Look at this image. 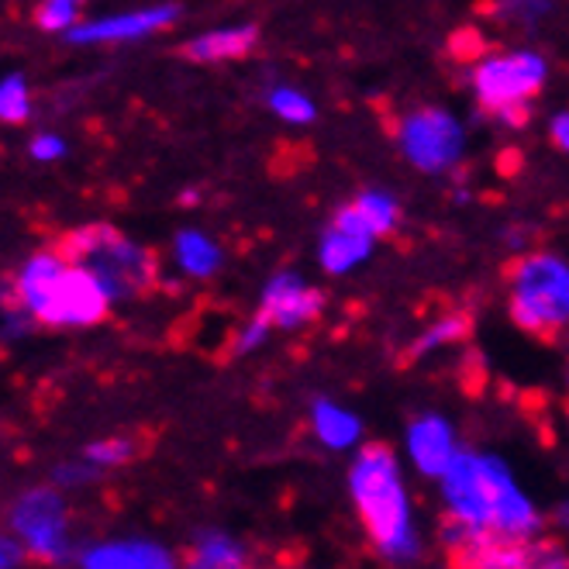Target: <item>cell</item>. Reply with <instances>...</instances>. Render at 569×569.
Segmentation results:
<instances>
[{
    "label": "cell",
    "mask_w": 569,
    "mask_h": 569,
    "mask_svg": "<svg viewBox=\"0 0 569 569\" xmlns=\"http://www.w3.org/2000/svg\"><path fill=\"white\" fill-rule=\"evenodd\" d=\"M439 483L446 515L483 535L531 542L542 531V515L518 487L505 459L459 449Z\"/></svg>",
    "instance_id": "6da1fadb"
},
{
    "label": "cell",
    "mask_w": 569,
    "mask_h": 569,
    "mask_svg": "<svg viewBox=\"0 0 569 569\" xmlns=\"http://www.w3.org/2000/svg\"><path fill=\"white\" fill-rule=\"evenodd\" d=\"M349 493L377 552L393 566H411L421 556L411 497L400 480V462L390 446H362L349 466Z\"/></svg>",
    "instance_id": "7a4b0ae2"
},
{
    "label": "cell",
    "mask_w": 569,
    "mask_h": 569,
    "mask_svg": "<svg viewBox=\"0 0 569 569\" xmlns=\"http://www.w3.org/2000/svg\"><path fill=\"white\" fill-rule=\"evenodd\" d=\"M14 293L21 311L49 328H90L111 311V297L100 280L59 249L31 256L14 277Z\"/></svg>",
    "instance_id": "3957f363"
},
{
    "label": "cell",
    "mask_w": 569,
    "mask_h": 569,
    "mask_svg": "<svg viewBox=\"0 0 569 569\" xmlns=\"http://www.w3.org/2000/svg\"><path fill=\"white\" fill-rule=\"evenodd\" d=\"M56 249L70 262L83 266L87 273H93L111 300L146 297L159 283L156 252L139 242H131L108 221H93V224L66 231V236L56 242Z\"/></svg>",
    "instance_id": "277c9868"
},
{
    "label": "cell",
    "mask_w": 569,
    "mask_h": 569,
    "mask_svg": "<svg viewBox=\"0 0 569 569\" xmlns=\"http://www.w3.org/2000/svg\"><path fill=\"white\" fill-rule=\"evenodd\" d=\"M511 321L539 342H559L569 328V266L549 252H528L508 266Z\"/></svg>",
    "instance_id": "5b68a950"
},
{
    "label": "cell",
    "mask_w": 569,
    "mask_h": 569,
    "mask_svg": "<svg viewBox=\"0 0 569 569\" xmlns=\"http://www.w3.org/2000/svg\"><path fill=\"white\" fill-rule=\"evenodd\" d=\"M546 59L535 52H505L487 56L473 70V90L480 108L500 114L508 108H525L546 87Z\"/></svg>",
    "instance_id": "8992f818"
},
{
    "label": "cell",
    "mask_w": 569,
    "mask_h": 569,
    "mask_svg": "<svg viewBox=\"0 0 569 569\" xmlns=\"http://www.w3.org/2000/svg\"><path fill=\"white\" fill-rule=\"evenodd\" d=\"M11 525L18 531V539L39 559H49V562L66 559V508L56 490L42 487V490L24 493L14 505Z\"/></svg>",
    "instance_id": "52a82bcc"
},
{
    "label": "cell",
    "mask_w": 569,
    "mask_h": 569,
    "mask_svg": "<svg viewBox=\"0 0 569 569\" xmlns=\"http://www.w3.org/2000/svg\"><path fill=\"white\" fill-rule=\"evenodd\" d=\"M321 308H325V293L321 290H311L297 277L280 273V277H273L270 283H266L259 315L273 328H300V325L315 321L321 315Z\"/></svg>",
    "instance_id": "ba28073f"
},
{
    "label": "cell",
    "mask_w": 569,
    "mask_h": 569,
    "mask_svg": "<svg viewBox=\"0 0 569 569\" xmlns=\"http://www.w3.org/2000/svg\"><path fill=\"white\" fill-rule=\"evenodd\" d=\"M180 18L177 4H162V8H146V11H128V14H114V18H100L90 24H77L70 28L73 42H131V39H146L152 31L170 28Z\"/></svg>",
    "instance_id": "9c48e42d"
},
{
    "label": "cell",
    "mask_w": 569,
    "mask_h": 569,
    "mask_svg": "<svg viewBox=\"0 0 569 569\" xmlns=\"http://www.w3.org/2000/svg\"><path fill=\"white\" fill-rule=\"evenodd\" d=\"M370 242H373V231L366 228V221L356 214L352 204H346L339 214L331 218L325 239H321L318 259L328 273H346L356 262H362L366 256H370Z\"/></svg>",
    "instance_id": "30bf717a"
},
{
    "label": "cell",
    "mask_w": 569,
    "mask_h": 569,
    "mask_svg": "<svg viewBox=\"0 0 569 569\" xmlns=\"http://www.w3.org/2000/svg\"><path fill=\"white\" fill-rule=\"evenodd\" d=\"M459 446H456V431L446 418L439 415H425L418 421H411L408 428V456L415 462V470L421 477H435L442 480V473L452 466Z\"/></svg>",
    "instance_id": "8fae6325"
},
{
    "label": "cell",
    "mask_w": 569,
    "mask_h": 569,
    "mask_svg": "<svg viewBox=\"0 0 569 569\" xmlns=\"http://www.w3.org/2000/svg\"><path fill=\"white\" fill-rule=\"evenodd\" d=\"M535 559V539H500V535H477L473 542L452 552L456 569H531Z\"/></svg>",
    "instance_id": "7c38bea8"
},
{
    "label": "cell",
    "mask_w": 569,
    "mask_h": 569,
    "mask_svg": "<svg viewBox=\"0 0 569 569\" xmlns=\"http://www.w3.org/2000/svg\"><path fill=\"white\" fill-rule=\"evenodd\" d=\"M405 146L408 152L421 162V166H442L449 162V156L456 152L459 146V136H456V124L439 114V111H431V114H418L405 124Z\"/></svg>",
    "instance_id": "4fadbf2b"
},
{
    "label": "cell",
    "mask_w": 569,
    "mask_h": 569,
    "mask_svg": "<svg viewBox=\"0 0 569 569\" xmlns=\"http://www.w3.org/2000/svg\"><path fill=\"white\" fill-rule=\"evenodd\" d=\"M83 569H177V559L156 542H111L90 549Z\"/></svg>",
    "instance_id": "5bb4252c"
},
{
    "label": "cell",
    "mask_w": 569,
    "mask_h": 569,
    "mask_svg": "<svg viewBox=\"0 0 569 569\" xmlns=\"http://www.w3.org/2000/svg\"><path fill=\"white\" fill-rule=\"evenodd\" d=\"M259 46V28L256 24H239V28H218L208 36L190 39L180 56L190 62H224V59H242Z\"/></svg>",
    "instance_id": "9a60e30c"
},
{
    "label": "cell",
    "mask_w": 569,
    "mask_h": 569,
    "mask_svg": "<svg viewBox=\"0 0 569 569\" xmlns=\"http://www.w3.org/2000/svg\"><path fill=\"white\" fill-rule=\"evenodd\" d=\"M311 428L318 435V442L328 446V449H335V452L356 449L359 439H362V421L352 411L331 405V400H318V405H315Z\"/></svg>",
    "instance_id": "2e32d148"
},
{
    "label": "cell",
    "mask_w": 569,
    "mask_h": 569,
    "mask_svg": "<svg viewBox=\"0 0 569 569\" xmlns=\"http://www.w3.org/2000/svg\"><path fill=\"white\" fill-rule=\"evenodd\" d=\"M352 208L356 214L366 221V228L373 231V239H383L390 236V231L397 228V218H400V208H397V200L383 190H366L352 200Z\"/></svg>",
    "instance_id": "e0dca14e"
},
{
    "label": "cell",
    "mask_w": 569,
    "mask_h": 569,
    "mask_svg": "<svg viewBox=\"0 0 569 569\" xmlns=\"http://www.w3.org/2000/svg\"><path fill=\"white\" fill-rule=\"evenodd\" d=\"M190 562L208 566V569H239V566H246V552L236 539H228V535L208 531V535H200Z\"/></svg>",
    "instance_id": "ac0fdd59"
},
{
    "label": "cell",
    "mask_w": 569,
    "mask_h": 569,
    "mask_svg": "<svg viewBox=\"0 0 569 569\" xmlns=\"http://www.w3.org/2000/svg\"><path fill=\"white\" fill-rule=\"evenodd\" d=\"M470 331H473L470 315H446V318L435 321V325L421 335V339L411 346L408 359H418V356L435 352V349H442V346H456V342H462V339H470Z\"/></svg>",
    "instance_id": "d6986e66"
},
{
    "label": "cell",
    "mask_w": 569,
    "mask_h": 569,
    "mask_svg": "<svg viewBox=\"0 0 569 569\" xmlns=\"http://www.w3.org/2000/svg\"><path fill=\"white\" fill-rule=\"evenodd\" d=\"M177 259H180L183 270L193 273V277H208V273H214V270H218V262H221L218 246L208 242L204 236H197V231H183V236L177 239Z\"/></svg>",
    "instance_id": "ffe728a7"
},
{
    "label": "cell",
    "mask_w": 569,
    "mask_h": 569,
    "mask_svg": "<svg viewBox=\"0 0 569 569\" xmlns=\"http://www.w3.org/2000/svg\"><path fill=\"white\" fill-rule=\"evenodd\" d=\"M31 114V97L21 77H8L0 83V121L4 124H21Z\"/></svg>",
    "instance_id": "44dd1931"
},
{
    "label": "cell",
    "mask_w": 569,
    "mask_h": 569,
    "mask_svg": "<svg viewBox=\"0 0 569 569\" xmlns=\"http://www.w3.org/2000/svg\"><path fill=\"white\" fill-rule=\"evenodd\" d=\"M83 4L87 0H42L36 11V21L42 31H70V28H77Z\"/></svg>",
    "instance_id": "7402d4cb"
},
{
    "label": "cell",
    "mask_w": 569,
    "mask_h": 569,
    "mask_svg": "<svg viewBox=\"0 0 569 569\" xmlns=\"http://www.w3.org/2000/svg\"><path fill=\"white\" fill-rule=\"evenodd\" d=\"M270 108L283 118V121H290V124H308V121H315V104L305 97V93H297V90H273L270 93Z\"/></svg>",
    "instance_id": "603a6c76"
},
{
    "label": "cell",
    "mask_w": 569,
    "mask_h": 569,
    "mask_svg": "<svg viewBox=\"0 0 569 569\" xmlns=\"http://www.w3.org/2000/svg\"><path fill=\"white\" fill-rule=\"evenodd\" d=\"M136 442L131 439H104V442H93V446H87V462H93V466H121V462H128V459H136Z\"/></svg>",
    "instance_id": "cb8c5ba5"
},
{
    "label": "cell",
    "mask_w": 569,
    "mask_h": 569,
    "mask_svg": "<svg viewBox=\"0 0 569 569\" xmlns=\"http://www.w3.org/2000/svg\"><path fill=\"white\" fill-rule=\"evenodd\" d=\"M531 569H569V559L556 542H535Z\"/></svg>",
    "instance_id": "d4e9b609"
},
{
    "label": "cell",
    "mask_w": 569,
    "mask_h": 569,
    "mask_svg": "<svg viewBox=\"0 0 569 569\" xmlns=\"http://www.w3.org/2000/svg\"><path fill=\"white\" fill-rule=\"evenodd\" d=\"M270 328H273L270 321H266L262 315H256V318L246 325V331L239 335V342H236L239 356H242V352H252L256 346H262V342H266V335H270Z\"/></svg>",
    "instance_id": "484cf974"
},
{
    "label": "cell",
    "mask_w": 569,
    "mask_h": 569,
    "mask_svg": "<svg viewBox=\"0 0 569 569\" xmlns=\"http://www.w3.org/2000/svg\"><path fill=\"white\" fill-rule=\"evenodd\" d=\"M28 152L36 156L39 162H52V159H59V156L66 152V146H62V139H59V136H49V131H42V136L31 139Z\"/></svg>",
    "instance_id": "4316f807"
},
{
    "label": "cell",
    "mask_w": 569,
    "mask_h": 569,
    "mask_svg": "<svg viewBox=\"0 0 569 569\" xmlns=\"http://www.w3.org/2000/svg\"><path fill=\"white\" fill-rule=\"evenodd\" d=\"M21 559H24V549L14 539H8V535H0V569H14Z\"/></svg>",
    "instance_id": "83f0119b"
},
{
    "label": "cell",
    "mask_w": 569,
    "mask_h": 569,
    "mask_svg": "<svg viewBox=\"0 0 569 569\" xmlns=\"http://www.w3.org/2000/svg\"><path fill=\"white\" fill-rule=\"evenodd\" d=\"M549 136H552V146H556V149L569 152V111H566V114H559V118H552Z\"/></svg>",
    "instance_id": "f1b7e54d"
},
{
    "label": "cell",
    "mask_w": 569,
    "mask_h": 569,
    "mask_svg": "<svg viewBox=\"0 0 569 569\" xmlns=\"http://www.w3.org/2000/svg\"><path fill=\"white\" fill-rule=\"evenodd\" d=\"M559 521H562V528L569 531V500H566V505L559 508Z\"/></svg>",
    "instance_id": "f546056e"
},
{
    "label": "cell",
    "mask_w": 569,
    "mask_h": 569,
    "mask_svg": "<svg viewBox=\"0 0 569 569\" xmlns=\"http://www.w3.org/2000/svg\"><path fill=\"white\" fill-rule=\"evenodd\" d=\"M187 569H208V566H197V562H190ZM239 569H246V566H239Z\"/></svg>",
    "instance_id": "4dcf8cb0"
}]
</instances>
